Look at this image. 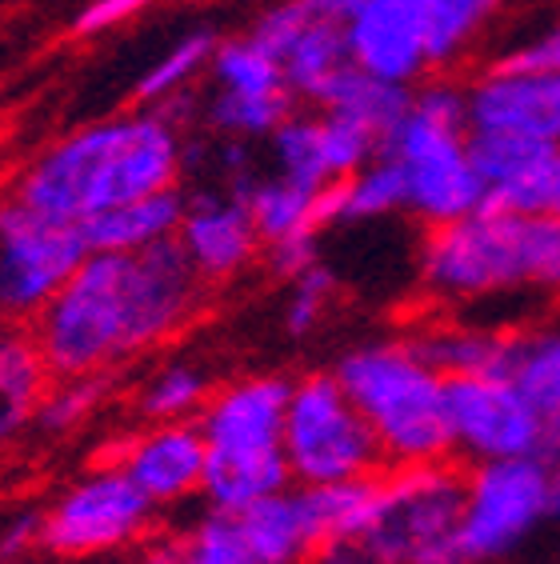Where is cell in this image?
Masks as SVG:
<instances>
[{
	"instance_id": "34",
	"label": "cell",
	"mask_w": 560,
	"mask_h": 564,
	"mask_svg": "<svg viewBox=\"0 0 560 564\" xmlns=\"http://www.w3.org/2000/svg\"><path fill=\"white\" fill-rule=\"evenodd\" d=\"M108 380L105 372H88V377H61L56 389H49L41 397V404L33 409L36 424L44 433H73L76 424H85L88 416L97 413L100 401H105Z\"/></svg>"
},
{
	"instance_id": "24",
	"label": "cell",
	"mask_w": 560,
	"mask_h": 564,
	"mask_svg": "<svg viewBox=\"0 0 560 564\" xmlns=\"http://www.w3.org/2000/svg\"><path fill=\"white\" fill-rule=\"evenodd\" d=\"M409 345L429 360L441 377H473V372H505L513 357V333L481 325H432Z\"/></svg>"
},
{
	"instance_id": "40",
	"label": "cell",
	"mask_w": 560,
	"mask_h": 564,
	"mask_svg": "<svg viewBox=\"0 0 560 564\" xmlns=\"http://www.w3.org/2000/svg\"><path fill=\"white\" fill-rule=\"evenodd\" d=\"M41 524H44V517H36V512L12 517V521L0 529V561L17 564L33 553V549H41Z\"/></svg>"
},
{
	"instance_id": "22",
	"label": "cell",
	"mask_w": 560,
	"mask_h": 564,
	"mask_svg": "<svg viewBox=\"0 0 560 564\" xmlns=\"http://www.w3.org/2000/svg\"><path fill=\"white\" fill-rule=\"evenodd\" d=\"M508 377L525 392L540 421L545 456H560V328H537L513 337Z\"/></svg>"
},
{
	"instance_id": "1",
	"label": "cell",
	"mask_w": 560,
	"mask_h": 564,
	"mask_svg": "<svg viewBox=\"0 0 560 564\" xmlns=\"http://www.w3.org/2000/svg\"><path fill=\"white\" fill-rule=\"evenodd\" d=\"M201 304L205 281L176 237L140 252H88L33 316V337L53 377H88L173 340Z\"/></svg>"
},
{
	"instance_id": "2",
	"label": "cell",
	"mask_w": 560,
	"mask_h": 564,
	"mask_svg": "<svg viewBox=\"0 0 560 564\" xmlns=\"http://www.w3.org/2000/svg\"><path fill=\"white\" fill-rule=\"evenodd\" d=\"M184 137L189 132L157 105L93 120L36 152L12 196L44 217L80 225L112 205L176 188Z\"/></svg>"
},
{
	"instance_id": "7",
	"label": "cell",
	"mask_w": 560,
	"mask_h": 564,
	"mask_svg": "<svg viewBox=\"0 0 560 564\" xmlns=\"http://www.w3.org/2000/svg\"><path fill=\"white\" fill-rule=\"evenodd\" d=\"M280 448L297 485H333L385 468L377 436L333 372L301 377L289 389Z\"/></svg>"
},
{
	"instance_id": "38",
	"label": "cell",
	"mask_w": 560,
	"mask_h": 564,
	"mask_svg": "<svg viewBox=\"0 0 560 564\" xmlns=\"http://www.w3.org/2000/svg\"><path fill=\"white\" fill-rule=\"evenodd\" d=\"M152 4H161V0H85V9L76 12L73 29L80 36L112 33V29H120V24L144 17Z\"/></svg>"
},
{
	"instance_id": "16",
	"label": "cell",
	"mask_w": 560,
	"mask_h": 564,
	"mask_svg": "<svg viewBox=\"0 0 560 564\" xmlns=\"http://www.w3.org/2000/svg\"><path fill=\"white\" fill-rule=\"evenodd\" d=\"M157 509H173L189 497H201L208 465L205 433L196 421H152V429L129 436L117 460Z\"/></svg>"
},
{
	"instance_id": "3",
	"label": "cell",
	"mask_w": 560,
	"mask_h": 564,
	"mask_svg": "<svg viewBox=\"0 0 560 564\" xmlns=\"http://www.w3.org/2000/svg\"><path fill=\"white\" fill-rule=\"evenodd\" d=\"M333 377L360 409L388 468L449 460V397L444 377L409 340H373L336 360Z\"/></svg>"
},
{
	"instance_id": "37",
	"label": "cell",
	"mask_w": 560,
	"mask_h": 564,
	"mask_svg": "<svg viewBox=\"0 0 560 564\" xmlns=\"http://www.w3.org/2000/svg\"><path fill=\"white\" fill-rule=\"evenodd\" d=\"M304 24H309V12H304L297 0H277V4H269V9L252 21L248 36H252L257 44H265V48H269V53L280 61V53L289 48L292 36L301 33Z\"/></svg>"
},
{
	"instance_id": "32",
	"label": "cell",
	"mask_w": 560,
	"mask_h": 564,
	"mask_svg": "<svg viewBox=\"0 0 560 564\" xmlns=\"http://www.w3.org/2000/svg\"><path fill=\"white\" fill-rule=\"evenodd\" d=\"M53 369L44 360V348L24 328H0V404L33 413L49 392Z\"/></svg>"
},
{
	"instance_id": "4",
	"label": "cell",
	"mask_w": 560,
	"mask_h": 564,
	"mask_svg": "<svg viewBox=\"0 0 560 564\" xmlns=\"http://www.w3.org/2000/svg\"><path fill=\"white\" fill-rule=\"evenodd\" d=\"M385 152L405 176V213L420 225H449L485 205V185L469 161L464 88L453 80H417L409 112L400 117Z\"/></svg>"
},
{
	"instance_id": "43",
	"label": "cell",
	"mask_w": 560,
	"mask_h": 564,
	"mask_svg": "<svg viewBox=\"0 0 560 564\" xmlns=\"http://www.w3.org/2000/svg\"><path fill=\"white\" fill-rule=\"evenodd\" d=\"M537 213H552V217H560V144H552V149L545 152V164H540Z\"/></svg>"
},
{
	"instance_id": "6",
	"label": "cell",
	"mask_w": 560,
	"mask_h": 564,
	"mask_svg": "<svg viewBox=\"0 0 560 564\" xmlns=\"http://www.w3.org/2000/svg\"><path fill=\"white\" fill-rule=\"evenodd\" d=\"M420 284L437 301L473 304L528 289L525 213L481 205L476 213L429 228L420 245Z\"/></svg>"
},
{
	"instance_id": "5",
	"label": "cell",
	"mask_w": 560,
	"mask_h": 564,
	"mask_svg": "<svg viewBox=\"0 0 560 564\" xmlns=\"http://www.w3.org/2000/svg\"><path fill=\"white\" fill-rule=\"evenodd\" d=\"M464 473L453 460L400 465L385 477L380 512L365 544L377 564H464Z\"/></svg>"
},
{
	"instance_id": "23",
	"label": "cell",
	"mask_w": 560,
	"mask_h": 564,
	"mask_svg": "<svg viewBox=\"0 0 560 564\" xmlns=\"http://www.w3.org/2000/svg\"><path fill=\"white\" fill-rule=\"evenodd\" d=\"M348 65H353V56H348L341 24L309 21L301 33L292 36L289 48L280 53V73H284L292 100H304L313 109H321L324 97L333 93V85L345 76Z\"/></svg>"
},
{
	"instance_id": "29",
	"label": "cell",
	"mask_w": 560,
	"mask_h": 564,
	"mask_svg": "<svg viewBox=\"0 0 560 564\" xmlns=\"http://www.w3.org/2000/svg\"><path fill=\"white\" fill-rule=\"evenodd\" d=\"M216 36L208 29H193L181 41H173L157 61H152L137 80V100L140 105H161L169 97L193 93L208 76V61H213Z\"/></svg>"
},
{
	"instance_id": "47",
	"label": "cell",
	"mask_w": 560,
	"mask_h": 564,
	"mask_svg": "<svg viewBox=\"0 0 560 564\" xmlns=\"http://www.w3.org/2000/svg\"><path fill=\"white\" fill-rule=\"evenodd\" d=\"M552 517L560 521V456L552 460Z\"/></svg>"
},
{
	"instance_id": "27",
	"label": "cell",
	"mask_w": 560,
	"mask_h": 564,
	"mask_svg": "<svg viewBox=\"0 0 560 564\" xmlns=\"http://www.w3.org/2000/svg\"><path fill=\"white\" fill-rule=\"evenodd\" d=\"M405 213V176L400 164L385 149L356 169L353 176L329 185V217L333 225H360V220H380Z\"/></svg>"
},
{
	"instance_id": "14",
	"label": "cell",
	"mask_w": 560,
	"mask_h": 564,
	"mask_svg": "<svg viewBox=\"0 0 560 564\" xmlns=\"http://www.w3.org/2000/svg\"><path fill=\"white\" fill-rule=\"evenodd\" d=\"M345 29L356 68L417 85L432 68V0H356Z\"/></svg>"
},
{
	"instance_id": "26",
	"label": "cell",
	"mask_w": 560,
	"mask_h": 564,
	"mask_svg": "<svg viewBox=\"0 0 560 564\" xmlns=\"http://www.w3.org/2000/svg\"><path fill=\"white\" fill-rule=\"evenodd\" d=\"M409 97H412V85L380 80V76L365 73V68L348 65L345 76L333 85V93L324 97L321 109L341 112V117L356 120V124L373 132V137L380 141V149H385V141L392 137V129L400 124V117L409 112Z\"/></svg>"
},
{
	"instance_id": "44",
	"label": "cell",
	"mask_w": 560,
	"mask_h": 564,
	"mask_svg": "<svg viewBox=\"0 0 560 564\" xmlns=\"http://www.w3.org/2000/svg\"><path fill=\"white\" fill-rule=\"evenodd\" d=\"M137 564H196L184 549V536H164V541H152Z\"/></svg>"
},
{
	"instance_id": "12",
	"label": "cell",
	"mask_w": 560,
	"mask_h": 564,
	"mask_svg": "<svg viewBox=\"0 0 560 564\" xmlns=\"http://www.w3.org/2000/svg\"><path fill=\"white\" fill-rule=\"evenodd\" d=\"M444 397H449L453 453L464 460L485 465V460L545 453L537 413L505 372L444 377Z\"/></svg>"
},
{
	"instance_id": "25",
	"label": "cell",
	"mask_w": 560,
	"mask_h": 564,
	"mask_svg": "<svg viewBox=\"0 0 560 564\" xmlns=\"http://www.w3.org/2000/svg\"><path fill=\"white\" fill-rule=\"evenodd\" d=\"M385 477H348L333 485H301L304 509L316 529V541H341V536H365L380 512Z\"/></svg>"
},
{
	"instance_id": "9",
	"label": "cell",
	"mask_w": 560,
	"mask_h": 564,
	"mask_svg": "<svg viewBox=\"0 0 560 564\" xmlns=\"http://www.w3.org/2000/svg\"><path fill=\"white\" fill-rule=\"evenodd\" d=\"M152 505L120 465H100L68 485L44 512L41 549L61 561H97L140 541L152 524Z\"/></svg>"
},
{
	"instance_id": "18",
	"label": "cell",
	"mask_w": 560,
	"mask_h": 564,
	"mask_svg": "<svg viewBox=\"0 0 560 564\" xmlns=\"http://www.w3.org/2000/svg\"><path fill=\"white\" fill-rule=\"evenodd\" d=\"M549 149L552 144L525 141L513 132L469 129V161L485 185V205L525 217L537 213V181Z\"/></svg>"
},
{
	"instance_id": "31",
	"label": "cell",
	"mask_w": 560,
	"mask_h": 564,
	"mask_svg": "<svg viewBox=\"0 0 560 564\" xmlns=\"http://www.w3.org/2000/svg\"><path fill=\"white\" fill-rule=\"evenodd\" d=\"M208 392H213V380L201 365L173 360L144 380L137 409L144 421H193L205 409Z\"/></svg>"
},
{
	"instance_id": "33",
	"label": "cell",
	"mask_w": 560,
	"mask_h": 564,
	"mask_svg": "<svg viewBox=\"0 0 560 564\" xmlns=\"http://www.w3.org/2000/svg\"><path fill=\"white\" fill-rule=\"evenodd\" d=\"M505 0H432V68L461 61Z\"/></svg>"
},
{
	"instance_id": "39",
	"label": "cell",
	"mask_w": 560,
	"mask_h": 564,
	"mask_svg": "<svg viewBox=\"0 0 560 564\" xmlns=\"http://www.w3.org/2000/svg\"><path fill=\"white\" fill-rule=\"evenodd\" d=\"M265 264H269L272 276L280 281H292V276H301L304 269H313L321 261V237H284V240H272L260 249Z\"/></svg>"
},
{
	"instance_id": "19",
	"label": "cell",
	"mask_w": 560,
	"mask_h": 564,
	"mask_svg": "<svg viewBox=\"0 0 560 564\" xmlns=\"http://www.w3.org/2000/svg\"><path fill=\"white\" fill-rule=\"evenodd\" d=\"M181 188H161V193L93 213L88 220H80V237H85L88 252H140L161 240H173L181 228Z\"/></svg>"
},
{
	"instance_id": "13",
	"label": "cell",
	"mask_w": 560,
	"mask_h": 564,
	"mask_svg": "<svg viewBox=\"0 0 560 564\" xmlns=\"http://www.w3.org/2000/svg\"><path fill=\"white\" fill-rule=\"evenodd\" d=\"M464 88L469 129L513 132L537 144H560V73L496 56Z\"/></svg>"
},
{
	"instance_id": "20",
	"label": "cell",
	"mask_w": 560,
	"mask_h": 564,
	"mask_svg": "<svg viewBox=\"0 0 560 564\" xmlns=\"http://www.w3.org/2000/svg\"><path fill=\"white\" fill-rule=\"evenodd\" d=\"M292 489L284 448H208L201 497L208 509H240Z\"/></svg>"
},
{
	"instance_id": "15",
	"label": "cell",
	"mask_w": 560,
	"mask_h": 564,
	"mask_svg": "<svg viewBox=\"0 0 560 564\" xmlns=\"http://www.w3.org/2000/svg\"><path fill=\"white\" fill-rule=\"evenodd\" d=\"M176 245L184 249L189 264L201 272L205 284L233 281L260 257L257 225L248 217L245 196L228 193L220 185H205L184 196Z\"/></svg>"
},
{
	"instance_id": "35",
	"label": "cell",
	"mask_w": 560,
	"mask_h": 564,
	"mask_svg": "<svg viewBox=\"0 0 560 564\" xmlns=\"http://www.w3.org/2000/svg\"><path fill=\"white\" fill-rule=\"evenodd\" d=\"M289 284H292L289 301H284V313H280L284 333H289V337H309V333L321 328L324 313H329V304H333L336 276L316 261L313 269H304L301 276H292Z\"/></svg>"
},
{
	"instance_id": "17",
	"label": "cell",
	"mask_w": 560,
	"mask_h": 564,
	"mask_svg": "<svg viewBox=\"0 0 560 564\" xmlns=\"http://www.w3.org/2000/svg\"><path fill=\"white\" fill-rule=\"evenodd\" d=\"M292 380L260 372L208 392L196 424L208 448H280Z\"/></svg>"
},
{
	"instance_id": "30",
	"label": "cell",
	"mask_w": 560,
	"mask_h": 564,
	"mask_svg": "<svg viewBox=\"0 0 560 564\" xmlns=\"http://www.w3.org/2000/svg\"><path fill=\"white\" fill-rule=\"evenodd\" d=\"M297 109L292 97H228V93H201V129H208L213 137H237V141L265 144L280 120Z\"/></svg>"
},
{
	"instance_id": "28",
	"label": "cell",
	"mask_w": 560,
	"mask_h": 564,
	"mask_svg": "<svg viewBox=\"0 0 560 564\" xmlns=\"http://www.w3.org/2000/svg\"><path fill=\"white\" fill-rule=\"evenodd\" d=\"M208 88L228 97H292L280 73V61L252 36H216L213 61H208Z\"/></svg>"
},
{
	"instance_id": "11",
	"label": "cell",
	"mask_w": 560,
	"mask_h": 564,
	"mask_svg": "<svg viewBox=\"0 0 560 564\" xmlns=\"http://www.w3.org/2000/svg\"><path fill=\"white\" fill-rule=\"evenodd\" d=\"M316 544L321 541L301 489H284L240 509H208L184 536L196 564H309Z\"/></svg>"
},
{
	"instance_id": "36",
	"label": "cell",
	"mask_w": 560,
	"mask_h": 564,
	"mask_svg": "<svg viewBox=\"0 0 560 564\" xmlns=\"http://www.w3.org/2000/svg\"><path fill=\"white\" fill-rule=\"evenodd\" d=\"M525 281L540 293H560V217L552 213L525 217Z\"/></svg>"
},
{
	"instance_id": "8",
	"label": "cell",
	"mask_w": 560,
	"mask_h": 564,
	"mask_svg": "<svg viewBox=\"0 0 560 564\" xmlns=\"http://www.w3.org/2000/svg\"><path fill=\"white\" fill-rule=\"evenodd\" d=\"M552 517V456L528 453L485 460L464 473L461 549L464 564H488L517 553Z\"/></svg>"
},
{
	"instance_id": "10",
	"label": "cell",
	"mask_w": 560,
	"mask_h": 564,
	"mask_svg": "<svg viewBox=\"0 0 560 564\" xmlns=\"http://www.w3.org/2000/svg\"><path fill=\"white\" fill-rule=\"evenodd\" d=\"M85 257L80 225L44 217L17 196L0 200V321H33Z\"/></svg>"
},
{
	"instance_id": "45",
	"label": "cell",
	"mask_w": 560,
	"mask_h": 564,
	"mask_svg": "<svg viewBox=\"0 0 560 564\" xmlns=\"http://www.w3.org/2000/svg\"><path fill=\"white\" fill-rule=\"evenodd\" d=\"M297 4H301V9L309 12V21H321V24H345L356 0H297Z\"/></svg>"
},
{
	"instance_id": "42",
	"label": "cell",
	"mask_w": 560,
	"mask_h": 564,
	"mask_svg": "<svg viewBox=\"0 0 560 564\" xmlns=\"http://www.w3.org/2000/svg\"><path fill=\"white\" fill-rule=\"evenodd\" d=\"M309 564H377V556L365 544V536H341V541L316 544V553Z\"/></svg>"
},
{
	"instance_id": "21",
	"label": "cell",
	"mask_w": 560,
	"mask_h": 564,
	"mask_svg": "<svg viewBox=\"0 0 560 564\" xmlns=\"http://www.w3.org/2000/svg\"><path fill=\"white\" fill-rule=\"evenodd\" d=\"M245 208L257 225L260 245L284 237H321L333 225L329 217V188L301 185L289 176H257L245 193Z\"/></svg>"
},
{
	"instance_id": "41",
	"label": "cell",
	"mask_w": 560,
	"mask_h": 564,
	"mask_svg": "<svg viewBox=\"0 0 560 564\" xmlns=\"http://www.w3.org/2000/svg\"><path fill=\"white\" fill-rule=\"evenodd\" d=\"M513 61H520V65H537V68H557L560 73V21L552 24V29H545V33H537L532 41H525L520 48H513Z\"/></svg>"
},
{
	"instance_id": "46",
	"label": "cell",
	"mask_w": 560,
	"mask_h": 564,
	"mask_svg": "<svg viewBox=\"0 0 560 564\" xmlns=\"http://www.w3.org/2000/svg\"><path fill=\"white\" fill-rule=\"evenodd\" d=\"M29 416H33V413H24V409H12V404H0V445L21 433Z\"/></svg>"
}]
</instances>
